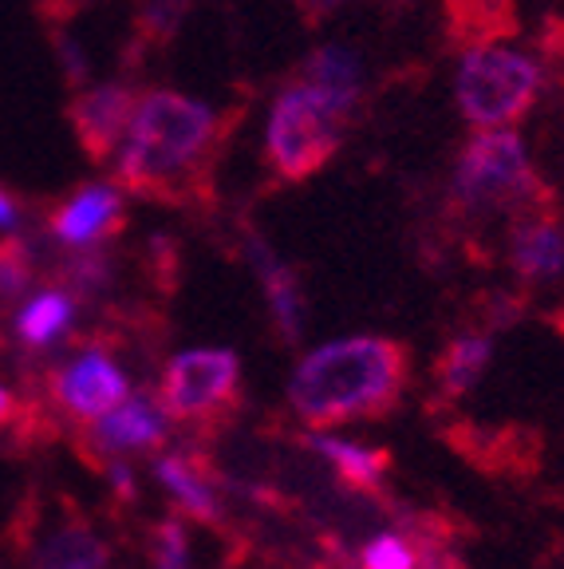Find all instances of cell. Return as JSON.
<instances>
[{
    "instance_id": "9",
    "label": "cell",
    "mask_w": 564,
    "mask_h": 569,
    "mask_svg": "<svg viewBox=\"0 0 564 569\" xmlns=\"http://www.w3.org/2000/svg\"><path fill=\"white\" fill-rule=\"evenodd\" d=\"M48 230L60 246L88 249L127 230V198L111 182H83L48 213Z\"/></svg>"
},
{
    "instance_id": "21",
    "label": "cell",
    "mask_w": 564,
    "mask_h": 569,
    "mask_svg": "<svg viewBox=\"0 0 564 569\" xmlns=\"http://www.w3.org/2000/svg\"><path fill=\"white\" fill-rule=\"evenodd\" d=\"M190 17V0H147L134 20V32H139V44L150 48H167L178 36L182 20Z\"/></svg>"
},
{
    "instance_id": "11",
    "label": "cell",
    "mask_w": 564,
    "mask_h": 569,
    "mask_svg": "<svg viewBox=\"0 0 564 569\" xmlns=\"http://www.w3.org/2000/svg\"><path fill=\"white\" fill-rule=\"evenodd\" d=\"M134 103H139V91L127 88V83L80 88L68 99V123L91 162H103L115 154L119 139H123L127 127H131Z\"/></svg>"
},
{
    "instance_id": "17",
    "label": "cell",
    "mask_w": 564,
    "mask_h": 569,
    "mask_svg": "<svg viewBox=\"0 0 564 569\" xmlns=\"http://www.w3.org/2000/svg\"><path fill=\"white\" fill-rule=\"evenodd\" d=\"M304 447H312L320 459L332 462V471L340 475V482H348L352 490L383 495V479L391 471L387 447H363L335 436H304Z\"/></svg>"
},
{
    "instance_id": "19",
    "label": "cell",
    "mask_w": 564,
    "mask_h": 569,
    "mask_svg": "<svg viewBox=\"0 0 564 569\" xmlns=\"http://www.w3.org/2000/svg\"><path fill=\"white\" fill-rule=\"evenodd\" d=\"M450 36L454 40H490L513 28V0H450ZM474 44V48H477Z\"/></svg>"
},
{
    "instance_id": "16",
    "label": "cell",
    "mask_w": 564,
    "mask_h": 569,
    "mask_svg": "<svg viewBox=\"0 0 564 569\" xmlns=\"http://www.w3.org/2000/svg\"><path fill=\"white\" fill-rule=\"evenodd\" d=\"M300 80L309 83V88H316L344 119H352L355 103H360V91H363V68L348 48H340V44L316 48V52L304 60Z\"/></svg>"
},
{
    "instance_id": "5",
    "label": "cell",
    "mask_w": 564,
    "mask_h": 569,
    "mask_svg": "<svg viewBox=\"0 0 564 569\" xmlns=\"http://www.w3.org/2000/svg\"><path fill=\"white\" fill-rule=\"evenodd\" d=\"M541 91V63L513 48L477 44L462 56L454 96L466 123L510 127L533 107Z\"/></svg>"
},
{
    "instance_id": "4",
    "label": "cell",
    "mask_w": 564,
    "mask_h": 569,
    "mask_svg": "<svg viewBox=\"0 0 564 569\" xmlns=\"http://www.w3.org/2000/svg\"><path fill=\"white\" fill-rule=\"evenodd\" d=\"M348 119L309 88L296 80L276 96L273 111L265 123V159L284 182H304V178L320 174L332 162V154L344 142Z\"/></svg>"
},
{
    "instance_id": "24",
    "label": "cell",
    "mask_w": 564,
    "mask_h": 569,
    "mask_svg": "<svg viewBox=\"0 0 564 569\" xmlns=\"http://www.w3.org/2000/svg\"><path fill=\"white\" fill-rule=\"evenodd\" d=\"M52 44H56V56H60L63 80H68L71 88L80 91L83 83H88V60H83L80 44H75V40H71L68 32H60L56 24H52Z\"/></svg>"
},
{
    "instance_id": "23",
    "label": "cell",
    "mask_w": 564,
    "mask_h": 569,
    "mask_svg": "<svg viewBox=\"0 0 564 569\" xmlns=\"http://www.w3.org/2000/svg\"><path fill=\"white\" fill-rule=\"evenodd\" d=\"M150 561L154 569H190V542H185L182 518H162L150 526Z\"/></svg>"
},
{
    "instance_id": "10",
    "label": "cell",
    "mask_w": 564,
    "mask_h": 569,
    "mask_svg": "<svg viewBox=\"0 0 564 569\" xmlns=\"http://www.w3.org/2000/svg\"><path fill=\"white\" fill-rule=\"evenodd\" d=\"M167 447V411L147 396H131L103 419L91 423V436L80 439V455L91 467L119 459L127 451H162Z\"/></svg>"
},
{
    "instance_id": "1",
    "label": "cell",
    "mask_w": 564,
    "mask_h": 569,
    "mask_svg": "<svg viewBox=\"0 0 564 569\" xmlns=\"http://www.w3.org/2000/svg\"><path fill=\"white\" fill-rule=\"evenodd\" d=\"M411 380V352L391 337H344L312 348L289 380V403L309 427L383 419Z\"/></svg>"
},
{
    "instance_id": "12",
    "label": "cell",
    "mask_w": 564,
    "mask_h": 569,
    "mask_svg": "<svg viewBox=\"0 0 564 569\" xmlns=\"http://www.w3.org/2000/svg\"><path fill=\"white\" fill-rule=\"evenodd\" d=\"M154 475H159V482L170 490V498H174L185 518L221 530L225 510H221V495H218V471H213L202 455L170 451L154 462Z\"/></svg>"
},
{
    "instance_id": "2",
    "label": "cell",
    "mask_w": 564,
    "mask_h": 569,
    "mask_svg": "<svg viewBox=\"0 0 564 569\" xmlns=\"http://www.w3.org/2000/svg\"><path fill=\"white\" fill-rule=\"evenodd\" d=\"M221 131L210 103L182 91L154 88L139 96L127 147L115 162V187L150 202H178L194 194V170Z\"/></svg>"
},
{
    "instance_id": "6",
    "label": "cell",
    "mask_w": 564,
    "mask_h": 569,
    "mask_svg": "<svg viewBox=\"0 0 564 569\" xmlns=\"http://www.w3.org/2000/svg\"><path fill=\"white\" fill-rule=\"evenodd\" d=\"M167 419L190 427H221L241 408V365L230 348H190L162 368L159 396Z\"/></svg>"
},
{
    "instance_id": "15",
    "label": "cell",
    "mask_w": 564,
    "mask_h": 569,
    "mask_svg": "<svg viewBox=\"0 0 564 569\" xmlns=\"http://www.w3.org/2000/svg\"><path fill=\"white\" fill-rule=\"evenodd\" d=\"M490 356H494V345H490L485 332H459V337H450V345L434 360V400L439 403L462 400L482 380L485 368H490Z\"/></svg>"
},
{
    "instance_id": "27",
    "label": "cell",
    "mask_w": 564,
    "mask_h": 569,
    "mask_svg": "<svg viewBox=\"0 0 564 569\" xmlns=\"http://www.w3.org/2000/svg\"><path fill=\"white\" fill-rule=\"evenodd\" d=\"M20 230V202L17 194L0 187V233H17Z\"/></svg>"
},
{
    "instance_id": "13",
    "label": "cell",
    "mask_w": 564,
    "mask_h": 569,
    "mask_svg": "<svg viewBox=\"0 0 564 569\" xmlns=\"http://www.w3.org/2000/svg\"><path fill=\"white\" fill-rule=\"evenodd\" d=\"M510 266L525 284H553L564 277V226L553 218H521L510 238Z\"/></svg>"
},
{
    "instance_id": "14",
    "label": "cell",
    "mask_w": 564,
    "mask_h": 569,
    "mask_svg": "<svg viewBox=\"0 0 564 569\" xmlns=\"http://www.w3.org/2000/svg\"><path fill=\"white\" fill-rule=\"evenodd\" d=\"M249 253H253L256 277L265 284L269 309H273L276 329H281L284 345H296L300 332H304V297H300V281L273 249L261 238H249Z\"/></svg>"
},
{
    "instance_id": "3",
    "label": "cell",
    "mask_w": 564,
    "mask_h": 569,
    "mask_svg": "<svg viewBox=\"0 0 564 569\" xmlns=\"http://www.w3.org/2000/svg\"><path fill=\"white\" fill-rule=\"evenodd\" d=\"M450 194L470 213L530 210L541 202L545 187L530 167V151L510 127H482V134L462 147Z\"/></svg>"
},
{
    "instance_id": "7",
    "label": "cell",
    "mask_w": 564,
    "mask_h": 569,
    "mask_svg": "<svg viewBox=\"0 0 564 569\" xmlns=\"http://www.w3.org/2000/svg\"><path fill=\"white\" fill-rule=\"evenodd\" d=\"M17 553L24 569H111V542L71 498H60V510H44L40 498L36 510H20Z\"/></svg>"
},
{
    "instance_id": "28",
    "label": "cell",
    "mask_w": 564,
    "mask_h": 569,
    "mask_svg": "<svg viewBox=\"0 0 564 569\" xmlns=\"http://www.w3.org/2000/svg\"><path fill=\"white\" fill-rule=\"evenodd\" d=\"M296 4H304V9H309V12H320V17H324V12L340 9L344 0H296Z\"/></svg>"
},
{
    "instance_id": "20",
    "label": "cell",
    "mask_w": 564,
    "mask_h": 569,
    "mask_svg": "<svg viewBox=\"0 0 564 569\" xmlns=\"http://www.w3.org/2000/svg\"><path fill=\"white\" fill-rule=\"evenodd\" d=\"M36 281V249L20 233L0 238V301L9 305L20 293H28Z\"/></svg>"
},
{
    "instance_id": "29",
    "label": "cell",
    "mask_w": 564,
    "mask_h": 569,
    "mask_svg": "<svg viewBox=\"0 0 564 569\" xmlns=\"http://www.w3.org/2000/svg\"><path fill=\"white\" fill-rule=\"evenodd\" d=\"M553 329L564 337V309H556V312H553Z\"/></svg>"
},
{
    "instance_id": "18",
    "label": "cell",
    "mask_w": 564,
    "mask_h": 569,
    "mask_svg": "<svg viewBox=\"0 0 564 569\" xmlns=\"http://www.w3.org/2000/svg\"><path fill=\"white\" fill-rule=\"evenodd\" d=\"M71 317H75V297H71L63 284H52V289H44V293H36L17 317L20 345L24 348L56 345V340L71 329Z\"/></svg>"
},
{
    "instance_id": "8",
    "label": "cell",
    "mask_w": 564,
    "mask_h": 569,
    "mask_svg": "<svg viewBox=\"0 0 564 569\" xmlns=\"http://www.w3.org/2000/svg\"><path fill=\"white\" fill-rule=\"evenodd\" d=\"M127 391H131V383H127L123 368L111 360V352H107L103 345L83 348L75 360L52 368V376H48V396H52V403L63 416L75 419V423H95V419H103L107 411L127 400Z\"/></svg>"
},
{
    "instance_id": "26",
    "label": "cell",
    "mask_w": 564,
    "mask_h": 569,
    "mask_svg": "<svg viewBox=\"0 0 564 569\" xmlns=\"http://www.w3.org/2000/svg\"><path fill=\"white\" fill-rule=\"evenodd\" d=\"M20 403L24 400H17V396L0 383V447L12 439V427H17V419H20Z\"/></svg>"
},
{
    "instance_id": "22",
    "label": "cell",
    "mask_w": 564,
    "mask_h": 569,
    "mask_svg": "<svg viewBox=\"0 0 564 569\" xmlns=\"http://www.w3.org/2000/svg\"><path fill=\"white\" fill-rule=\"evenodd\" d=\"M360 569H423L419 546L399 530L375 533L360 553Z\"/></svg>"
},
{
    "instance_id": "25",
    "label": "cell",
    "mask_w": 564,
    "mask_h": 569,
    "mask_svg": "<svg viewBox=\"0 0 564 569\" xmlns=\"http://www.w3.org/2000/svg\"><path fill=\"white\" fill-rule=\"evenodd\" d=\"M415 546H419V558H423V569H466L446 546L434 542V538H419Z\"/></svg>"
}]
</instances>
